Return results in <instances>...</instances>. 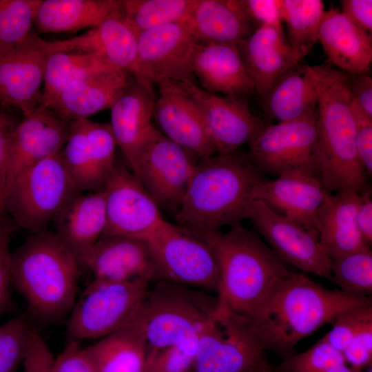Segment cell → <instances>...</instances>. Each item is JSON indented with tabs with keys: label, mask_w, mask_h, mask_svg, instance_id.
<instances>
[{
	"label": "cell",
	"mask_w": 372,
	"mask_h": 372,
	"mask_svg": "<svg viewBox=\"0 0 372 372\" xmlns=\"http://www.w3.org/2000/svg\"><path fill=\"white\" fill-rule=\"evenodd\" d=\"M267 179L240 149L200 159L175 214L177 225L197 234L220 231L247 218L252 193Z\"/></svg>",
	"instance_id": "obj_1"
},
{
	"label": "cell",
	"mask_w": 372,
	"mask_h": 372,
	"mask_svg": "<svg viewBox=\"0 0 372 372\" xmlns=\"http://www.w3.org/2000/svg\"><path fill=\"white\" fill-rule=\"evenodd\" d=\"M329 289L308 276L291 271L276 287L253 322L266 351L285 358L296 345L343 312L371 302Z\"/></svg>",
	"instance_id": "obj_2"
},
{
	"label": "cell",
	"mask_w": 372,
	"mask_h": 372,
	"mask_svg": "<svg viewBox=\"0 0 372 372\" xmlns=\"http://www.w3.org/2000/svg\"><path fill=\"white\" fill-rule=\"evenodd\" d=\"M216 260L217 293L235 312L254 322L273 291L291 271L259 235L240 224L198 234Z\"/></svg>",
	"instance_id": "obj_3"
},
{
	"label": "cell",
	"mask_w": 372,
	"mask_h": 372,
	"mask_svg": "<svg viewBox=\"0 0 372 372\" xmlns=\"http://www.w3.org/2000/svg\"><path fill=\"white\" fill-rule=\"evenodd\" d=\"M79 264L54 231L30 234L11 254V283L37 320L56 323L76 302Z\"/></svg>",
	"instance_id": "obj_4"
},
{
	"label": "cell",
	"mask_w": 372,
	"mask_h": 372,
	"mask_svg": "<svg viewBox=\"0 0 372 372\" xmlns=\"http://www.w3.org/2000/svg\"><path fill=\"white\" fill-rule=\"evenodd\" d=\"M218 302L217 294L156 281L149 286L134 319L148 349L172 346L194 356L199 338Z\"/></svg>",
	"instance_id": "obj_5"
},
{
	"label": "cell",
	"mask_w": 372,
	"mask_h": 372,
	"mask_svg": "<svg viewBox=\"0 0 372 372\" xmlns=\"http://www.w3.org/2000/svg\"><path fill=\"white\" fill-rule=\"evenodd\" d=\"M344 81L331 87L317 106L319 174L327 194L342 191L361 194L367 189V174L358 154Z\"/></svg>",
	"instance_id": "obj_6"
},
{
	"label": "cell",
	"mask_w": 372,
	"mask_h": 372,
	"mask_svg": "<svg viewBox=\"0 0 372 372\" xmlns=\"http://www.w3.org/2000/svg\"><path fill=\"white\" fill-rule=\"evenodd\" d=\"M218 297L199 338L192 372H251L270 367L254 323Z\"/></svg>",
	"instance_id": "obj_7"
},
{
	"label": "cell",
	"mask_w": 372,
	"mask_h": 372,
	"mask_svg": "<svg viewBox=\"0 0 372 372\" xmlns=\"http://www.w3.org/2000/svg\"><path fill=\"white\" fill-rule=\"evenodd\" d=\"M153 267V280L216 294L219 278L214 254L198 234L161 219L143 238Z\"/></svg>",
	"instance_id": "obj_8"
},
{
	"label": "cell",
	"mask_w": 372,
	"mask_h": 372,
	"mask_svg": "<svg viewBox=\"0 0 372 372\" xmlns=\"http://www.w3.org/2000/svg\"><path fill=\"white\" fill-rule=\"evenodd\" d=\"M61 151L25 170L6 193V211L30 234L48 230L61 210L81 193L65 169Z\"/></svg>",
	"instance_id": "obj_9"
},
{
	"label": "cell",
	"mask_w": 372,
	"mask_h": 372,
	"mask_svg": "<svg viewBox=\"0 0 372 372\" xmlns=\"http://www.w3.org/2000/svg\"><path fill=\"white\" fill-rule=\"evenodd\" d=\"M152 281L94 278L68 315L69 339H101L126 326L137 314Z\"/></svg>",
	"instance_id": "obj_10"
},
{
	"label": "cell",
	"mask_w": 372,
	"mask_h": 372,
	"mask_svg": "<svg viewBox=\"0 0 372 372\" xmlns=\"http://www.w3.org/2000/svg\"><path fill=\"white\" fill-rule=\"evenodd\" d=\"M248 144V155L263 174L320 178L317 108L294 120L267 124Z\"/></svg>",
	"instance_id": "obj_11"
},
{
	"label": "cell",
	"mask_w": 372,
	"mask_h": 372,
	"mask_svg": "<svg viewBox=\"0 0 372 372\" xmlns=\"http://www.w3.org/2000/svg\"><path fill=\"white\" fill-rule=\"evenodd\" d=\"M200 160L158 130L143 149L134 175L159 208L175 215Z\"/></svg>",
	"instance_id": "obj_12"
},
{
	"label": "cell",
	"mask_w": 372,
	"mask_h": 372,
	"mask_svg": "<svg viewBox=\"0 0 372 372\" xmlns=\"http://www.w3.org/2000/svg\"><path fill=\"white\" fill-rule=\"evenodd\" d=\"M247 218L284 263L331 281V258L322 248L318 234L257 200L250 201Z\"/></svg>",
	"instance_id": "obj_13"
},
{
	"label": "cell",
	"mask_w": 372,
	"mask_h": 372,
	"mask_svg": "<svg viewBox=\"0 0 372 372\" xmlns=\"http://www.w3.org/2000/svg\"><path fill=\"white\" fill-rule=\"evenodd\" d=\"M61 158L81 192L103 190L113 170L117 144L110 123L88 118L70 122Z\"/></svg>",
	"instance_id": "obj_14"
},
{
	"label": "cell",
	"mask_w": 372,
	"mask_h": 372,
	"mask_svg": "<svg viewBox=\"0 0 372 372\" xmlns=\"http://www.w3.org/2000/svg\"><path fill=\"white\" fill-rule=\"evenodd\" d=\"M196 43L183 23L139 33L133 78L152 88L162 79L197 83L191 64Z\"/></svg>",
	"instance_id": "obj_15"
},
{
	"label": "cell",
	"mask_w": 372,
	"mask_h": 372,
	"mask_svg": "<svg viewBox=\"0 0 372 372\" xmlns=\"http://www.w3.org/2000/svg\"><path fill=\"white\" fill-rule=\"evenodd\" d=\"M103 192L106 223L102 236L143 239L163 218L158 206L124 159L116 158Z\"/></svg>",
	"instance_id": "obj_16"
},
{
	"label": "cell",
	"mask_w": 372,
	"mask_h": 372,
	"mask_svg": "<svg viewBox=\"0 0 372 372\" xmlns=\"http://www.w3.org/2000/svg\"><path fill=\"white\" fill-rule=\"evenodd\" d=\"M176 83L200 111L217 154L237 152L267 125L251 112L249 98L210 93L191 81Z\"/></svg>",
	"instance_id": "obj_17"
},
{
	"label": "cell",
	"mask_w": 372,
	"mask_h": 372,
	"mask_svg": "<svg viewBox=\"0 0 372 372\" xmlns=\"http://www.w3.org/2000/svg\"><path fill=\"white\" fill-rule=\"evenodd\" d=\"M347 73L330 64L300 62L286 71L262 101L265 114L278 123L296 119L317 108L323 96Z\"/></svg>",
	"instance_id": "obj_18"
},
{
	"label": "cell",
	"mask_w": 372,
	"mask_h": 372,
	"mask_svg": "<svg viewBox=\"0 0 372 372\" xmlns=\"http://www.w3.org/2000/svg\"><path fill=\"white\" fill-rule=\"evenodd\" d=\"M45 41L33 29L21 44L0 57L1 106L17 108L26 116L41 105L50 54Z\"/></svg>",
	"instance_id": "obj_19"
},
{
	"label": "cell",
	"mask_w": 372,
	"mask_h": 372,
	"mask_svg": "<svg viewBox=\"0 0 372 372\" xmlns=\"http://www.w3.org/2000/svg\"><path fill=\"white\" fill-rule=\"evenodd\" d=\"M153 118L168 139L196 156L207 158L216 149L204 118L192 99L169 79L156 83Z\"/></svg>",
	"instance_id": "obj_20"
},
{
	"label": "cell",
	"mask_w": 372,
	"mask_h": 372,
	"mask_svg": "<svg viewBox=\"0 0 372 372\" xmlns=\"http://www.w3.org/2000/svg\"><path fill=\"white\" fill-rule=\"evenodd\" d=\"M70 126V122L41 107L20 120L11 138L6 193L25 170L62 149Z\"/></svg>",
	"instance_id": "obj_21"
},
{
	"label": "cell",
	"mask_w": 372,
	"mask_h": 372,
	"mask_svg": "<svg viewBox=\"0 0 372 372\" xmlns=\"http://www.w3.org/2000/svg\"><path fill=\"white\" fill-rule=\"evenodd\" d=\"M154 88L134 79L110 107V127L124 161L135 174L139 156L158 130L152 123Z\"/></svg>",
	"instance_id": "obj_22"
},
{
	"label": "cell",
	"mask_w": 372,
	"mask_h": 372,
	"mask_svg": "<svg viewBox=\"0 0 372 372\" xmlns=\"http://www.w3.org/2000/svg\"><path fill=\"white\" fill-rule=\"evenodd\" d=\"M327 194L318 176L291 174L257 185L252 200L262 202L277 214L318 234V214Z\"/></svg>",
	"instance_id": "obj_23"
},
{
	"label": "cell",
	"mask_w": 372,
	"mask_h": 372,
	"mask_svg": "<svg viewBox=\"0 0 372 372\" xmlns=\"http://www.w3.org/2000/svg\"><path fill=\"white\" fill-rule=\"evenodd\" d=\"M191 64L196 81L205 91L246 98L256 94L236 43L196 42Z\"/></svg>",
	"instance_id": "obj_24"
},
{
	"label": "cell",
	"mask_w": 372,
	"mask_h": 372,
	"mask_svg": "<svg viewBox=\"0 0 372 372\" xmlns=\"http://www.w3.org/2000/svg\"><path fill=\"white\" fill-rule=\"evenodd\" d=\"M236 44L261 101L278 79L302 60L289 43L282 27L260 26Z\"/></svg>",
	"instance_id": "obj_25"
},
{
	"label": "cell",
	"mask_w": 372,
	"mask_h": 372,
	"mask_svg": "<svg viewBox=\"0 0 372 372\" xmlns=\"http://www.w3.org/2000/svg\"><path fill=\"white\" fill-rule=\"evenodd\" d=\"M138 37L121 10L78 36L46 41L45 45L50 54L74 52L100 54L114 67L132 74L137 59Z\"/></svg>",
	"instance_id": "obj_26"
},
{
	"label": "cell",
	"mask_w": 372,
	"mask_h": 372,
	"mask_svg": "<svg viewBox=\"0 0 372 372\" xmlns=\"http://www.w3.org/2000/svg\"><path fill=\"white\" fill-rule=\"evenodd\" d=\"M133 79L118 68L96 74L68 85L46 108L68 122L88 118L110 109Z\"/></svg>",
	"instance_id": "obj_27"
},
{
	"label": "cell",
	"mask_w": 372,
	"mask_h": 372,
	"mask_svg": "<svg viewBox=\"0 0 372 372\" xmlns=\"http://www.w3.org/2000/svg\"><path fill=\"white\" fill-rule=\"evenodd\" d=\"M79 262L86 266L96 279L121 281L150 278L153 280L149 248L142 238L102 236Z\"/></svg>",
	"instance_id": "obj_28"
},
{
	"label": "cell",
	"mask_w": 372,
	"mask_h": 372,
	"mask_svg": "<svg viewBox=\"0 0 372 372\" xmlns=\"http://www.w3.org/2000/svg\"><path fill=\"white\" fill-rule=\"evenodd\" d=\"M318 41L329 63L347 74L369 70L372 61V36L351 21L341 11L325 10Z\"/></svg>",
	"instance_id": "obj_29"
},
{
	"label": "cell",
	"mask_w": 372,
	"mask_h": 372,
	"mask_svg": "<svg viewBox=\"0 0 372 372\" xmlns=\"http://www.w3.org/2000/svg\"><path fill=\"white\" fill-rule=\"evenodd\" d=\"M196 42L234 43L256 29L239 0H193L182 21Z\"/></svg>",
	"instance_id": "obj_30"
},
{
	"label": "cell",
	"mask_w": 372,
	"mask_h": 372,
	"mask_svg": "<svg viewBox=\"0 0 372 372\" xmlns=\"http://www.w3.org/2000/svg\"><path fill=\"white\" fill-rule=\"evenodd\" d=\"M53 223L56 234L79 261L103 234L106 218L103 190L76 195Z\"/></svg>",
	"instance_id": "obj_31"
},
{
	"label": "cell",
	"mask_w": 372,
	"mask_h": 372,
	"mask_svg": "<svg viewBox=\"0 0 372 372\" xmlns=\"http://www.w3.org/2000/svg\"><path fill=\"white\" fill-rule=\"evenodd\" d=\"M360 194L342 191L327 194L318 214L320 242L332 259L370 247L356 225Z\"/></svg>",
	"instance_id": "obj_32"
},
{
	"label": "cell",
	"mask_w": 372,
	"mask_h": 372,
	"mask_svg": "<svg viewBox=\"0 0 372 372\" xmlns=\"http://www.w3.org/2000/svg\"><path fill=\"white\" fill-rule=\"evenodd\" d=\"M121 10V0H41L33 27L37 33L90 29Z\"/></svg>",
	"instance_id": "obj_33"
},
{
	"label": "cell",
	"mask_w": 372,
	"mask_h": 372,
	"mask_svg": "<svg viewBox=\"0 0 372 372\" xmlns=\"http://www.w3.org/2000/svg\"><path fill=\"white\" fill-rule=\"evenodd\" d=\"M86 350L95 372H143L148 347L133 319Z\"/></svg>",
	"instance_id": "obj_34"
},
{
	"label": "cell",
	"mask_w": 372,
	"mask_h": 372,
	"mask_svg": "<svg viewBox=\"0 0 372 372\" xmlns=\"http://www.w3.org/2000/svg\"><path fill=\"white\" fill-rule=\"evenodd\" d=\"M117 68L98 54L57 52L47 59L42 100L39 107L46 108L68 85L84 78Z\"/></svg>",
	"instance_id": "obj_35"
},
{
	"label": "cell",
	"mask_w": 372,
	"mask_h": 372,
	"mask_svg": "<svg viewBox=\"0 0 372 372\" xmlns=\"http://www.w3.org/2000/svg\"><path fill=\"white\" fill-rule=\"evenodd\" d=\"M325 10L321 0H280V14L287 27V40L302 59L318 41Z\"/></svg>",
	"instance_id": "obj_36"
},
{
	"label": "cell",
	"mask_w": 372,
	"mask_h": 372,
	"mask_svg": "<svg viewBox=\"0 0 372 372\" xmlns=\"http://www.w3.org/2000/svg\"><path fill=\"white\" fill-rule=\"evenodd\" d=\"M193 0H121L123 17L138 33L187 17Z\"/></svg>",
	"instance_id": "obj_37"
},
{
	"label": "cell",
	"mask_w": 372,
	"mask_h": 372,
	"mask_svg": "<svg viewBox=\"0 0 372 372\" xmlns=\"http://www.w3.org/2000/svg\"><path fill=\"white\" fill-rule=\"evenodd\" d=\"M331 281L341 291L358 298L372 293V252L370 247L331 259Z\"/></svg>",
	"instance_id": "obj_38"
},
{
	"label": "cell",
	"mask_w": 372,
	"mask_h": 372,
	"mask_svg": "<svg viewBox=\"0 0 372 372\" xmlns=\"http://www.w3.org/2000/svg\"><path fill=\"white\" fill-rule=\"evenodd\" d=\"M41 0H0V57L21 44L33 30Z\"/></svg>",
	"instance_id": "obj_39"
},
{
	"label": "cell",
	"mask_w": 372,
	"mask_h": 372,
	"mask_svg": "<svg viewBox=\"0 0 372 372\" xmlns=\"http://www.w3.org/2000/svg\"><path fill=\"white\" fill-rule=\"evenodd\" d=\"M34 331L23 316L0 325V372H14L23 363Z\"/></svg>",
	"instance_id": "obj_40"
},
{
	"label": "cell",
	"mask_w": 372,
	"mask_h": 372,
	"mask_svg": "<svg viewBox=\"0 0 372 372\" xmlns=\"http://www.w3.org/2000/svg\"><path fill=\"white\" fill-rule=\"evenodd\" d=\"M342 363H346L342 353L334 348L323 336L306 351L285 358L274 371L323 372Z\"/></svg>",
	"instance_id": "obj_41"
},
{
	"label": "cell",
	"mask_w": 372,
	"mask_h": 372,
	"mask_svg": "<svg viewBox=\"0 0 372 372\" xmlns=\"http://www.w3.org/2000/svg\"><path fill=\"white\" fill-rule=\"evenodd\" d=\"M331 324L332 328L324 337L342 353L356 335L372 325L371 301L343 312Z\"/></svg>",
	"instance_id": "obj_42"
},
{
	"label": "cell",
	"mask_w": 372,
	"mask_h": 372,
	"mask_svg": "<svg viewBox=\"0 0 372 372\" xmlns=\"http://www.w3.org/2000/svg\"><path fill=\"white\" fill-rule=\"evenodd\" d=\"M194 356L176 347L148 349L143 372H192Z\"/></svg>",
	"instance_id": "obj_43"
},
{
	"label": "cell",
	"mask_w": 372,
	"mask_h": 372,
	"mask_svg": "<svg viewBox=\"0 0 372 372\" xmlns=\"http://www.w3.org/2000/svg\"><path fill=\"white\" fill-rule=\"evenodd\" d=\"M350 98V97H349ZM355 143L360 161L368 176L372 174V117L350 99Z\"/></svg>",
	"instance_id": "obj_44"
},
{
	"label": "cell",
	"mask_w": 372,
	"mask_h": 372,
	"mask_svg": "<svg viewBox=\"0 0 372 372\" xmlns=\"http://www.w3.org/2000/svg\"><path fill=\"white\" fill-rule=\"evenodd\" d=\"M20 120L12 114L0 110V220L6 212V195L12 132Z\"/></svg>",
	"instance_id": "obj_45"
},
{
	"label": "cell",
	"mask_w": 372,
	"mask_h": 372,
	"mask_svg": "<svg viewBox=\"0 0 372 372\" xmlns=\"http://www.w3.org/2000/svg\"><path fill=\"white\" fill-rule=\"evenodd\" d=\"M3 218L0 220V316L7 308L11 283V254L9 246L12 225Z\"/></svg>",
	"instance_id": "obj_46"
},
{
	"label": "cell",
	"mask_w": 372,
	"mask_h": 372,
	"mask_svg": "<svg viewBox=\"0 0 372 372\" xmlns=\"http://www.w3.org/2000/svg\"><path fill=\"white\" fill-rule=\"evenodd\" d=\"M53 372H95L86 348L70 340L59 355L54 358Z\"/></svg>",
	"instance_id": "obj_47"
},
{
	"label": "cell",
	"mask_w": 372,
	"mask_h": 372,
	"mask_svg": "<svg viewBox=\"0 0 372 372\" xmlns=\"http://www.w3.org/2000/svg\"><path fill=\"white\" fill-rule=\"evenodd\" d=\"M244 10L256 26L282 27L280 0H239Z\"/></svg>",
	"instance_id": "obj_48"
},
{
	"label": "cell",
	"mask_w": 372,
	"mask_h": 372,
	"mask_svg": "<svg viewBox=\"0 0 372 372\" xmlns=\"http://www.w3.org/2000/svg\"><path fill=\"white\" fill-rule=\"evenodd\" d=\"M54 361L45 342L34 331L23 361L24 372H53Z\"/></svg>",
	"instance_id": "obj_49"
},
{
	"label": "cell",
	"mask_w": 372,
	"mask_h": 372,
	"mask_svg": "<svg viewBox=\"0 0 372 372\" xmlns=\"http://www.w3.org/2000/svg\"><path fill=\"white\" fill-rule=\"evenodd\" d=\"M346 363L363 369L371 366L372 360V325L356 335L342 352Z\"/></svg>",
	"instance_id": "obj_50"
},
{
	"label": "cell",
	"mask_w": 372,
	"mask_h": 372,
	"mask_svg": "<svg viewBox=\"0 0 372 372\" xmlns=\"http://www.w3.org/2000/svg\"><path fill=\"white\" fill-rule=\"evenodd\" d=\"M344 83L350 99L372 117V79L369 70L347 74Z\"/></svg>",
	"instance_id": "obj_51"
},
{
	"label": "cell",
	"mask_w": 372,
	"mask_h": 372,
	"mask_svg": "<svg viewBox=\"0 0 372 372\" xmlns=\"http://www.w3.org/2000/svg\"><path fill=\"white\" fill-rule=\"evenodd\" d=\"M341 12L356 25L371 34L372 1L342 0Z\"/></svg>",
	"instance_id": "obj_52"
},
{
	"label": "cell",
	"mask_w": 372,
	"mask_h": 372,
	"mask_svg": "<svg viewBox=\"0 0 372 372\" xmlns=\"http://www.w3.org/2000/svg\"><path fill=\"white\" fill-rule=\"evenodd\" d=\"M361 201L355 215L356 225L364 240L369 246L372 242V200L367 188L360 194Z\"/></svg>",
	"instance_id": "obj_53"
},
{
	"label": "cell",
	"mask_w": 372,
	"mask_h": 372,
	"mask_svg": "<svg viewBox=\"0 0 372 372\" xmlns=\"http://www.w3.org/2000/svg\"><path fill=\"white\" fill-rule=\"evenodd\" d=\"M323 372H362V369L352 366L347 363H342L331 366Z\"/></svg>",
	"instance_id": "obj_54"
},
{
	"label": "cell",
	"mask_w": 372,
	"mask_h": 372,
	"mask_svg": "<svg viewBox=\"0 0 372 372\" xmlns=\"http://www.w3.org/2000/svg\"><path fill=\"white\" fill-rule=\"evenodd\" d=\"M251 372H275L273 370H272L270 367L263 368L260 369H258Z\"/></svg>",
	"instance_id": "obj_55"
},
{
	"label": "cell",
	"mask_w": 372,
	"mask_h": 372,
	"mask_svg": "<svg viewBox=\"0 0 372 372\" xmlns=\"http://www.w3.org/2000/svg\"><path fill=\"white\" fill-rule=\"evenodd\" d=\"M366 372H372L371 367L370 366V368Z\"/></svg>",
	"instance_id": "obj_56"
}]
</instances>
